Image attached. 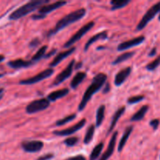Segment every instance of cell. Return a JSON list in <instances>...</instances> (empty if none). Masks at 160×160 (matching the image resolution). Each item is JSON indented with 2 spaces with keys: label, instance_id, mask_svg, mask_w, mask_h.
I'll return each instance as SVG.
<instances>
[{
  "label": "cell",
  "instance_id": "7c38bea8",
  "mask_svg": "<svg viewBox=\"0 0 160 160\" xmlns=\"http://www.w3.org/2000/svg\"><path fill=\"white\" fill-rule=\"evenodd\" d=\"M117 135H118V132H117V131H115V132L112 134V138H111L109 145H108L107 149H106V151L103 153L102 156H101V158L98 160H108L111 156H112V155L113 154L114 149H115Z\"/></svg>",
  "mask_w": 160,
  "mask_h": 160
},
{
  "label": "cell",
  "instance_id": "d590c367",
  "mask_svg": "<svg viewBox=\"0 0 160 160\" xmlns=\"http://www.w3.org/2000/svg\"><path fill=\"white\" fill-rule=\"evenodd\" d=\"M65 160H86V159L84 156H81V155H78V156H73V157H70Z\"/></svg>",
  "mask_w": 160,
  "mask_h": 160
},
{
  "label": "cell",
  "instance_id": "5bb4252c",
  "mask_svg": "<svg viewBox=\"0 0 160 160\" xmlns=\"http://www.w3.org/2000/svg\"><path fill=\"white\" fill-rule=\"evenodd\" d=\"M131 73V67H126L117 73L114 80V84L116 86H120L125 82L129 75Z\"/></svg>",
  "mask_w": 160,
  "mask_h": 160
},
{
  "label": "cell",
  "instance_id": "ab89813d",
  "mask_svg": "<svg viewBox=\"0 0 160 160\" xmlns=\"http://www.w3.org/2000/svg\"><path fill=\"white\" fill-rule=\"evenodd\" d=\"M109 91V85L107 84V85H106V89H105V90L103 91V92H104V93H107Z\"/></svg>",
  "mask_w": 160,
  "mask_h": 160
},
{
  "label": "cell",
  "instance_id": "60d3db41",
  "mask_svg": "<svg viewBox=\"0 0 160 160\" xmlns=\"http://www.w3.org/2000/svg\"><path fill=\"white\" fill-rule=\"evenodd\" d=\"M3 92H4V88H0V97L2 96Z\"/></svg>",
  "mask_w": 160,
  "mask_h": 160
},
{
  "label": "cell",
  "instance_id": "603a6c76",
  "mask_svg": "<svg viewBox=\"0 0 160 160\" xmlns=\"http://www.w3.org/2000/svg\"><path fill=\"white\" fill-rule=\"evenodd\" d=\"M105 110H106V106L104 105H102L97 109L96 112V126L99 127L102 123L103 120L105 117Z\"/></svg>",
  "mask_w": 160,
  "mask_h": 160
},
{
  "label": "cell",
  "instance_id": "cb8c5ba5",
  "mask_svg": "<svg viewBox=\"0 0 160 160\" xmlns=\"http://www.w3.org/2000/svg\"><path fill=\"white\" fill-rule=\"evenodd\" d=\"M103 147H104V145H103L102 142L98 144V145L92 149L90 155V157H89V160H96L98 159V156L101 154L102 151Z\"/></svg>",
  "mask_w": 160,
  "mask_h": 160
},
{
  "label": "cell",
  "instance_id": "6da1fadb",
  "mask_svg": "<svg viewBox=\"0 0 160 160\" xmlns=\"http://www.w3.org/2000/svg\"><path fill=\"white\" fill-rule=\"evenodd\" d=\"M106 80H107V76L105 73H99L95 75V78L92 80V84L88 86V88L87 90L84 92V95H83L82 99H81V102L79 104L78 110L82 111L85 108V106H87L88 102L90 101L92 97L102 88V86L106 83Z\"/></svg>",
  "mask_w": 160,
  "mask_h": 160
},
{
  "label": "cell",
  "instance_id": "4fadbf2b",
  "mask_svg": "<svg viewBox=\"0 0 160 160\" xmlns=\"http://www.w3.org/2000/svg\"><path fill=\"white\" fill-rule=\"evenodd\" d=\"M67 2L59 1V2H56L54 3H52V4L45 5V6H42V7L38 9V13L45 16L47 13L51 12L52 11L56 10V9L62 7V6H63L64 5L67 4Z\"/></svg>",
  "mask_w": 160,
  "mask_h": 160
},
{
  "label": "cell",
  "instance_id": "f546056e",
  "mask_svg": "<svg viewBox=\"0 0 160 160\" xmlns=\"http://www.w3.org/2000/svg\"><path fill=\"white\" fill-rule=\"evenodd\" d=\"M160 65V56H158L156 59L151 62L150 63H148V65L146 66V69L148 70H150V71H152V70H155Z\"/></svg>",
  "mask_w": 160,
  "mask_h": 160
},
{
  "label": "cell",
  "instance_id": "f6af8a7d",
  "mask_svg": "<svg viewBox=\"0 0 160 160\" xmlns=\"http://www.w3.org/2000/svg\"><path fill=\"white\" fill-rule=\"evenodd\" d=\"M159 20H160V15H159Z\"/></svg>",
  "mask_w": 160,
  "mask_h": 160
},
{
  "label": "cell",
  "instance_id": "b9f144b4",
  "mask_svg": "<svg viewBox=\"0 0 160 160\" xmlns=\"http://www.w3.org/2000/svg\"><path fill=\"white\" fill-rule=\"evenodd\" d=\"M5 60V56L3 55H0V62Z\"/></svg>",
  "mask_w": 160,
  "mask_h": 160
},
{
  "label": "cell",
  "instance_id": "ee69618b",
  "mask_svg": "<svg viewBox=\"0 0 160 160\" xmlns=\"http://www.w3.org/2000/svg\"><path fill=\"white\" fill-rule=\"evenodd\" d=\"M2 96H3V95H2ZM2 96H1V97H0V100L2 99Z\"/></svg>",
  "mask_w": 160,
  "mask_h": 160
},
{
  "label": "cell",
  "instance_id": "e575fe53",
  "mask_svg": "<svg viewBox=\"0 0 160 160\" xmlns=\"http://www.w3.org/2000/svg\"><path fill=\"white\" fill-rule=\"evenodd\" d=\"M39 43H40V42H39L38 39L34 38V39H33L31 42H30L29 45H30V47H31V48H35L36 46H38V45H39Z\"/></svg>",
  "mask_w": 160,
  "mask_h": 160
},
{
  "label": "cell",
  "instance_id": "f1b7e54d",
  "mask_svg": "<svg viewBox=\"0 0 160 160\" xmlns=\"http://www.w3.org/2000/svg\"><path fill=\"white\" fill-rule=\"evenodd\" d=\"M76 117H77L76 114H71V115L67 116V117H64V118H62V119H61V120L56 121V126L60 127V126H62V125L66 124V123H70V122H71L72 120H74V119L76 118Z\"/></svg>",
  "mask_w": 160,
  "mask_h": 160
},
{
  "label": "cell",
  "instance_id": "2e32d148",
  "mask_svg": "<svg viewBox=\"0 0 160 160\" xmlns=\"http://www.w3.org/2000/svg\"><path fill=\"white\" fill-rule=\"evenodd\" d=\"M75 49H76V48H75V47H73V48H70V49L67 50V51H64V52H62L59 53L57 56H55L54 59H53V60L50 62L49 66L51 67L57 66L58 64L61 62V61H62L63 59H65L67 56H69L70 55H71L72 53L75 51Z\"/></svg>",
  "mask_w": 160,
  "mask_h": 160
},
{
  "label": "cell",
  "instance_id": "ba28073f",
  "mask_svg": "<svg viewBox=\"0 0 160 160\" xmlns=\"http://www.w3.org/2000/svg\"><path fill=\"white\" fill-rule=\"evenodd\" d=\"M86 123V120L85 119H83L81 121H79L78 123H77L76 124H74L73 126L70 127V128H67V129L61 130V131H55L53 132V134L57 136H68L71 135V134H74L77 131H78L79 130H81L83 127L85 125Z\"/></svg>",
  "mask_w": 160,
  "mask_h": 160
},
{
  "label": "cell",
  "instance_id": "4dcf8cb0",
  "mask_svg": "<svg viewBox=\"0 0 160 160\" xmlns=\"http://www.w3.org/2000/svg\"><path fill=\"white\" fill-rule=\"evenodd\" d=\"M78 141H79L78 138L71 137V138H68L65 139V140H64V143H65L67 146L72 147L76 145L77 144H78Z\"/></svg>",
  "mask_w": 160,
  "mask_h": 160
},
{
  "label": "cell",
  "instance_id": "d4e9b609",
  "mask_svg": "<svg viewBox=\"0 0 160 160\" xmlns=\"http://www.w3.org/2000/svg\"><path fill=\"white\" fill-rule=\"evenodd\" d=\"M95 125L91 124L90 126L88 128L87 132H86L85 136L84 138V143L85 145H88L92 141L94 137V134H95Z\"/></svg>",
  "mask_w": 160,
  "mask_h": 160
},
{
  "label": "cell",
  "instance_id": "7bdbcfd3",
  "mask_svg": "<svg viewBox=\"0 0 160 160\" xmlns=\"http://www.w3.org/2000/svg\"><path fill=\"white\" fill-rule=\"evenodd\" d=\"M4 76V74H3V73H0V78H2V77H3Z\"/></svg>",
  "mask_w": 160,
  "mask_h": 160
},
{
  "label": "cell",
  "instance_id": "4316f807",
  "mask_svg": "<svg viewBox=\"0 0 160 160\" xmlns=\"http://www.w3.org/2000/svg\"><path fill=\"white\" fill-rule=\"evenodd\" d=\"M134 55V52H128L123 53V54L120 55V56H119L118 57L113 61L112 63H113L114 65L118 63H121V62H123V61L128 60V59H129L130 58L132 57Z\"/></svg>",
  "mask_w": 160,
  "mask_h": 160
},
{
  "label": "cell",
  "instance_id": "9c48e42d",
  "mask_svg": "<svg viewBox=\"0 0 160 160\" xmlns=\"http://www.w3.org/2000/svg\"><path fill=\"white\" fill-rule=\"evenodd\" d=\"M75 64V60L73 59L71 62L69 63V65L64 69V70H62L61 73H59L57 75V77L55 79L54 82H53V85H59L61 83L63 82L65 80H67V78H70V75L72 74V72L73 70V66Z\"/></svg>",
  "mask_w": 160,
  "mask_h": 160
},
{
  "label": "cell",
  "instance_id": "484cf974",
  "mask_svg": "<svg viewBox=\"0 0 160 160\" xmlns=\"http://www.w3.org/2000/svg\"><path fill=\"white\" fill-rule=\"evenodd\" d=\"M129 3L130 0H113V1H111V5H112L111 9L112 10L121 9V8L125 7Z\"/></svg>",
  "mask_w": 160,
  "mask_h": 160
},
{
  "label": "cell",
  "instance_id": "44dd1931",
  "mask_svg": "<svg viewBox=\"0 0 160 160\" xmlns=\"http://www.w3.org/2000/svg\"><path fill=\"white\" fill-rule=\"evenodd\" d=\"M86 76H87V75H86V73H84V72H79V73H77V74L73 77V79H72L71 82H70V87L73 89L77 88L78 87V85H79L81 83H82V81L85 79Z\"/></svg>",
  "mask_w": 160,
  "mask_h": 160
},
{
  "label": "cell",
  "instance_id": "ffe728a7",
  "mask_svg": "<svg viewBox=\"0 0 160 160\" xmlns=\"http://www.w3.org/2000/svg\"><path fill=\"white\" fill-rule=\"evenodd\" d=\"M132 131H133L132 126L128 127V128L125 130L124 133H123V136H122L121 139H120V143H119V145H118V151L119 152H121L122 150H123V148H124L125 145H126V143H127V142H128V138H129L130 135H131V133H132Z\"/></svg>",
  "mask_w": 160,
  "mask_h": 160
},
{
  "label": "cell",
  "instance_id": "8992f818",
  "mask_svg": "<svg viewBox=\"0 0 160 160\" xmlns=\"http://www.w3.org/2000/svg\"><path fill=\"white\" fill-rule=\"evenodd\" d=\"M53 73H54L53 69L48 68L46 69V70H43V71L40 72V73H38V74H36L35 76L27 78V79L24 80H22V81H20V82H19V84H23V85H30V84H36V83L40 82V81H43V80L51 77Z\"/></svg>",
  "mask_w": 160,
  "mask_h": 160
},
{
  "label": "cell",
  "instance_id": "f35d334b",
  "mask_svg": "<svg viewBox=\"0 0 160 160\" xmlns=\"http://www.w3.org/2000/svg\"><path fill=\"white\" fill-rule=\"evenodd\" d=\"M56 49H53L52 51V52H50L48 53V54H47L46 56H45V57H46V58H48V57H50V56H52L53 54H55V53H56Z\"/></svg>",
  "mask_w": 160,
  "mask_h": 160
},
{
  "label": "cell",
  "instance_id": "52a82bcc",
  "mask_svg": "<svg viewBox=\"0 0 160 160\" xmlns=\"http://www.w3.org/2000/svg\"><path fill=\"white\" fill-rule=\"evenodd\" d=\"M94 25H95V23H94L93 21H91L89 22V23L84 24V26H83L82 28L74 34V35L72 36V37L66 42L65 45H64V48H70V46H72L73 44L76 43L78 41H79L84 34H87V33L93 28Z\"/></svg>",
  "mask_w": 160,
  "mask_h": 160
},
{
  "label": "cell",
  "instance_id": "277c9868",
  "mask_svg": "<svg viewBox=\"0 0 160 160\" xmlns=\"http://www.w3.org/2000/svg\"><path fill=\"white\" fill-rule=\"evenodd\" d=\"M160 12V2H157L156 4L153 5L146 12V13L144 15V17H142V20H140V22L138 23L137 26V30L138 31H141V30L144 29V28L146 27V25L157 15L158 13Z\"/></svg>",
  "mask_w": 160,
  "mask_h": 160
},
{
  "label": "cell",
  "instance_id": "74e56055",
  "mask_svg": "<svg viewBox=\"0 0 160 160\" xmlns=\"http://www.w3.org/2000/svg\"><path fill=\"white\" fill-rule=\"evenodd\" d=\"M156 48H152V49L151 50V52H149L148 56H156Z\"/></svg>",
  "mask_w": 160,
  "mask_h": 160
},
{
  "label": "cell",
  "instance_id": "7a4b0ae2",
  "mask_svg": "<svg viewBox=\"0 0 160 160\" xmlns=\"http://www.w3.org/2000/svg\"><path fill=\"white\" fill-rule=\"evenodd\" d=\"M86 15V9L84 8H81V9H77V10L73 11L70 13L67 14L65 17L61 18L59 21L56 23V26L54 27V28L50 30L48 32V37H51V36L54 35L56 33L59 32L60 30H62L63 28H65L66 27L69 26L71 23H75V22L78 21L81 19H82L84 16Z\"/></svg>",
  "mask_w": 160,
  "mask_h": 160
},
{
  "label": "cell",
  "instance_id": "d6986e66",
  "mask_svg": "<svg viewBox=\"0 0 160 160\" xmlns=\"http://www.w3.org/2000/svg\"><path fill=\"white\" fill-rule=\"evenodd\" d=\"M125 110H126V108H125L124 106H123V107H120V109H118L117 111H116L115 113L113 114V116H112V120H111V123H110V127H109V131H108V133L112 132V130L115 128L116 125H117V123L118 122V120H120V117H122V115L124 113Z\"/></svg>",
  "mask_w": 160,
  "mask_h": 160
},
{
  "label": "cell",
  "instance_id": "9a60e30c",
  "mask_svg": "<svg viewBox=\"0 0 160 160\" xmlns=\"http://www.w3.org/2000/svg\"><path fill=\"white\" fill-rule=\"evenodd\" d=\"M33 63H34V62H32L31 60L27 61L22 59H17L9 61L8 62V66L12 69H14V70H18V69L21 68H28V67L32 66Z\"/></svg>",
  "mask_w": 160,
  "mask_h": 160
},
{
  "label": "cell",
  "instance_id": "7402d4cb",
  "mask_svg": "<svg viewBox=\"0 0 160 160\" xmlns=\"http://www.w3.org/2000/svg\"><path fill=\"white\" fill-rule=\"evenodd\" d=\"M148 109H149V107H148V106H146V105L142 106L138 112H136L132 116V117L131 119V121H140V120H142L145 117V114L148 112Z\"/></svg>",
  "mask_w": 160,
  "mask_h": 160
},
{
  "label": "cell",
  "instance_id": "5b68a950",
  "mask_svg": "<svg viewBox=\"0 0 160 160\" xmlns=\"http://www.w3.org/2000/svg\"><path fill=\"white\" fill-rule=\"evenodd\" d=\"M50 102L48 101V98H40V99L34 100L27 106L26 112L28 114L36 113V112L46 109L47 108H48Z\"/></svg>",
  "mask_w": 160,
  "mask_h": 160
},
{
  "label": "cell",
  "instance_id": "ac0fdd59",
  "mask_svg": "<svg viewBox=\"0 0 160 160\" xmlns=\"http://www.w3.org/2000/svg\"><path fill=\"white\" fill-rule=\"evenodd\" d=\"M69 92H70V91H69L68 88H62L57 91H55V92H51V93L48 95V100L49 102L56 101V100L59 99V98H63L66 95H68Z\"/></svg>",
  "mask_w": 160,
  "mask_h": 160
},
{
  "label": "cell",
  "instance_id": "30bf717a",
  "mask_svg": "<svg viewBox=\"0 0 160 160\" xmlns=\"http://www.w3.org/2000/svg\"><path fill=\"white\" fill-rule=\"evenodd\" d=\"M21 147L27 152L34 153L40 152L44 147V143L41 141H29L23 142Z\"/></svg>",
  "mask_w": 160,
  "mask_h": 160
},
{
  "label": "cell",
  "instance_id": "8fae6325",
  "mask_svg": "<svg viewBox=\"0 0 160 160\" xmlns=\"http://www.w3.org/2000/svg\"><path fill=\"white\" fill-rule=\"evenodd\" d=\"M145 38L144 36H139V37L134 38L131 39V40L123 42L118 45L117 50L118 51H123V50H127L128 48L137 46V45H139L140 44H142L145 41Z\"/></svg>",
  "mask_w": 160,
  "mask_h": 160
},
{
  "label": "cell",
  "instance_id": "3957f363",
  "mask_svg": "<svg viewBox=\"0 0 160 160\" xmlns=\"http://www.w3.org/2000/svg\"><path fill=\"white\" fill-rule=\"evenodd\" d=\"M48 3V0H35V1H31L26 4L23 5L22 6L19 7L15 11L12 12L9 15V19L11 20H16L20 19L21 17H25L30 12L36 10L37 9H40L42 6H45V4Z\"/></svg>",
  "mask_w": 160,
  "mask_h": 160
},
{
  "label": "cell",
  "instance_id": "8d00e7d4",
  "mask_svg": "<svg viewBox=\"0 0 160 160\" xmlns=\"http://www.w3.org/2000/svg\"><path fill=\"white\" fill-rule=\"evenodd\" d=\"M33 20H42V19H44L45 17V15H42V14H34L32 17Z\"/></svg>",
  "mask_w": 160,
  "mask_h": 160
},
{
  "label": "cell",
  "instance_id": "e0dca14e",
  "mask_svg": "<svg viewBox=\"0 0 160 160\" xmlns=\"http://www.w3.org/2000/svg\"><path fill=\"white\" fill-rule=\"evenodd\" d=\"M108 38V31H103L102 32L98 33V34H96L95 35L92 36L90 39L87 42L85 46H84V50L87 51L89 48V47L94 43V42H97V41L99 40H106Z\"/></svg>",
  "mask_w": 160,
  "mask_h": 160
},
{
  "label": "cell",
  "instance_id": "836d02e7",
  "mask_svg": "<svg viewBox=\"0 0 160 160\" xmlns=\"http://www.w3.org/2000/svg\"><path fill=\"white\" fill-rule=\"evenodd\" d=\"M54 157V155L53 154H46L45 156H42L41 157H39L37 160H49Z\"/></svg>",
  "mask_w": 160,
  "mask_h": 160
},
{
  "label": "cell",
  "instance_id": "1f68e13d",
  "mask_svg": "<svg viewBox=\"0 0 160 160\" xmlns=\"http://www.w3.org/2000/svg\"><path fill=\"white\" fill-rule=\"evenodd\" d=\"M144 98H145V97L143 95H136V96H133L128 98V102L129 104H135V103L142 102Z\"/></svg>",
  "mask_w": 160,
  "mask_h": 160
},
{
  "label": "cell",
  "instance_id": "d6a6232c",
  "mask_svg": "<svg viewBox=\"0 0 160 160\" xmlns=\"http://www.w3.org/2000/svg\"><path fill=\"white\" fill-rule=\"evenodd\" d=\"M159 119H154V120H151L150 121V126L153 128V130H157L158 128H159Z\"/></svg>",
  "mask_w": 160,
  "mask_h": 160
},
{
  "label": "cell",
  "instance_id": "83f0119b",
  "mask_svg": "<svg viewBox=\"0 0 160 160\" xmlns=\"http://www.w3.org/2000/svg\"><path fill=\"white\" fill-rule=\"evenodd\" d=\"M47 48H48L47 45H44V46L41 47V48L38 50L37 52L34 55V56H33L32 59H31V61H32V62H37V61L40 60L41 59H42V58L45 56Z\"/></svg>",
  "mask_w": 160,
  "mask_h": 160
}]
</instances>
